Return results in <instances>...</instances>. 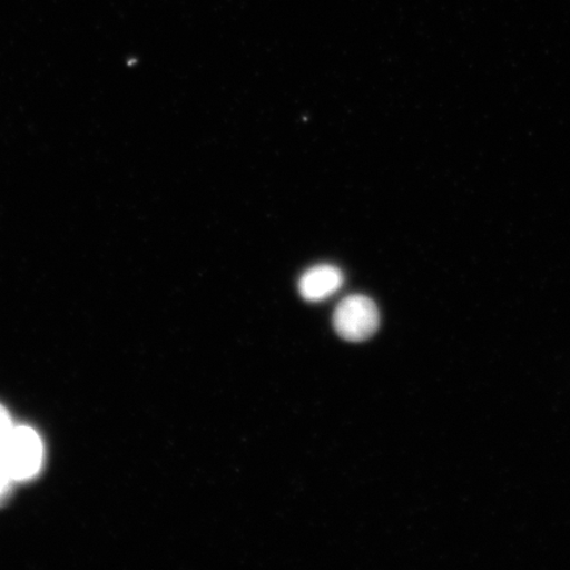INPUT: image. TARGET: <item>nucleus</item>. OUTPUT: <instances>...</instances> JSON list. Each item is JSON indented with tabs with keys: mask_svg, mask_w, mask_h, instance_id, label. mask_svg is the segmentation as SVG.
Wrapping results in <instances>:
<instances>
[{
	"mask_svg": "<svg viewBox=\"0 0 570 570\" xmlns=\"http://www.w3.org/2000/svg\"><path fill=\"white\" fill-rule=\"evenodd\" d=\"M0 463L12 482H27L41 472L45 445L30 426H16L0 453Z\"/></svg>",
	"mask_w": 570,
	"mask_h": 570,
	"instance_id": "nucleus-1",
	"label": "nucleus"
},
{
	"mask_svg": "<svg viewBox=\"0 0 570 570\" xmlns=\"http://www.w3.org/2000/svg\"><path fill=\"white\" fill-rule=\"evenodd\" d=\"M381 315L372 298L363 295L347 296L333 315V325L338 336L348 342L372 338L380 330Z\"/></svg>",
	"mask_w": 570,
	"mask_h": 570,
	"instance_id": "nucleus-2",
	"label": "nucleus"
},
{
	"mask_svg": "<svg viewBox=\"0 0 570 570\" xmlns=\"http://www.w3.org/2000/svg\"><path fill=\"white\" fill-rule=\"evenodd\" d=\"M344 284V274L332 265L309 268L298 281V292L306 302L320 303L333 296Z\"/></svg>",
	"mask_w": 570,
	"mask_h": 570,
	"instance_id": "nucleus-3",
	"label": "nucleus"
},
{
	"mask_svg": "<svg viewBox=\"0 0 570 570\" xmlns=\"http://www.w3.org/2000/svg\"><path fill=\"white\" fill-rule=\"evenodd\" d=\"M13 428H16V425L12 424L9 411L0 405V453H2L7 440L10 439ZM0 465H2V463H0Z\"/></svg>",
	"mask_w": 570,
	"mask_h": 570,
	"instance_id": "nucleus-4",
	"label": "nucleus"
},
{
	"mask_svg": "<svg viewBox=\"0 0 570 570\" xmlns=\"http://www.w3.org/2000/svg\"><path fill=\"white\" fill-rule=\"evenodd\" d=\"M11 483L12 481L9 479V475L6 474L2 465H0V501L9 494Z\"/></svg>",
	"mask_w": 570,
	"mask_h": 570,
	"instance_id": "nucleus-5",
	"label": "nucleus"
}]
</instances>
